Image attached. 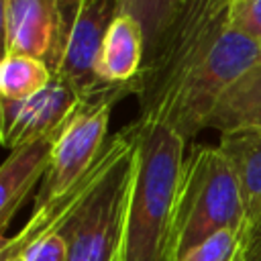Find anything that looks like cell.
<instances>
[{
    "mask_svg": "<svg viewBox=\"0 0 261 261\" xmlns=\"http://www.w3.org/2000/svg\"><path fill=\"white\" fill-rule=\"evenodd\" d=\"M24 261H69V245L65 234L55 228L37 237L22 253Z\"/></svg>",
    "mask_w": 261,
    "mask_h": 261,
    "instance_id": "17",
    "label": "cell"
},
{
    "mask_svg": "<svg viewBox=\"0 0 261 261\" xmlns=\"http://www.w3.org/2000/svg\"><path fill=\"white\" fill-rule=\"evenodd\" d=\"M118 14L120 0H82L71 20L61 63L55 75L71 84L82 98H88L106 88V84H102L96 73V65L106 31Z\"/></svg>",
    "mask_w": 261,
    "mask_h": 261,
    "instance_id": "9",
    "label": "cell"
},
{
    "mask_svg": "<svg viewBox=\"0 0 261 261\" xmlns=\"http://www.w3.org/2000/svg\"><path fill=\"white\" fill-rule=\"evenodd\" d=\"M245 126L261 128V61L232 84L208 122V128L218 133Z\"/></svg>",
    "mask_w": 261,
    "mask_h": 261,
    "instance_id": "13",
    "label": "cell"
},
{
    "mask_svg": "<svg viewBox=\"0 0 261 261\" xmlns=\"http://www.w3.org/2000/svg\"><path fill=\"white\" fill-rule=\"evenodd\" d=\"M128 128V143L59 226L69 245V261H118L135 167L133 122Z\"/></svg>",
    "mask_w": 261,
    "mask_h": 261,
    "instance_id": "5",
    "label": "cell"
},
{
    "mask_svg": "<svg viewBox=\"0 0 261 261\" xmlns=\"http://www.w3.org/2000/svg\"><path fill=\"white\" fill-rule=\"evenodd\" d=\"M57 137L59 133L29 141L12 149L6 161L2 163L0 167V232H2V239H6V228L12 216L24 204L35 184L41 177H45L51 165Z\"/></svg>",
    "mask_w": 261,
    "mask_h": 261,
    "instance_id": "10",
    "label": "cell"
},
{
    "mask_svg": "<svg viewBox=\"0 0 261 261\" xmlns=\"http://www.w3.org/2000/svg\"><path fill=\"white\" fill-rule=\"evenodd\" d=\"M228 24L261 45V0H232Z\"/></svg>",
    "mask_w": 261,
    "mask_h": 261,
    "instance_id": "18",
    "label": "cell"
},
{
    "mask_svg": "<svg viewBox=\"0 0 261 261\" xmlns=\"http://www.w3.org/2000/svg\"><path fill=\"white\" fill-rule=\"evenodd\" d=\"M130 92L133 84H118L82 98V104L57 137L51 165L35 198V210L49 206L67 194L94 167L106 145L110 110L124 94Z\"/></svg>",
    "mask_w": 261,
    "mask_h": 261,
    "instance_id": "6",
    "label": "cell"
},
{
    "mask_svg": "<svg viewBox=\"0 0 261 261\" xmlns=\"http://www.w3.org/2000/svg\"><path fill=\"white\" fill-rule=\"evenodd\" d=\"M261 61V45L230 27L171 88L163 102L149 114L179 133L186 141L208 128L210 116L232 84Z\"/></svg>",
    "mask_w": 261,
    "mask_h": 261,
    "instance_id": "3",
    "label": "cell"
},
{
    "mask_svg": "<svg viewBox=\"0 0 261 261\" xmlns=\"http://www.w3.org/2000/svg\"><path fill=\"white\" fill-rule=\"evenodd\" d=\"M251 228H224L190 249L179 261H247Z\"/></svg>",
    "mask_w": 261,
    "mask_h": 261,
    "instance_id": "16",
    "label": "cell"
},
{
    "mask_svg": "<svg viewBox=\"0 0 261 261\" xmlns=\"http://www.w3.org/2000/svg\"><path fill=\"white\" fill-rule=\"evenodd\" d=\"M84 2H92V0H84Z\"/></svg>",
    "mask_w": 261,
    "mask_h": 261,
    "instance_id": "21",
    "label": "cell"
},
{
    "mask_svg": "<svg viewBox=\"0 0 261 261\" xmlns=\"http://www.w3.org/2000/svg\"><path fill=\"white\" fill-rule=\"evenodd\" d=\"M80 104L82 96L59 75H53L45 90L27 100L0 98L2 145L12 151L29 141L61 133Z\"/></svg>",
    "mask_w": 261,
    "mask_h": 261,
    "instance_id": "8",
    "label": "cell"
},
{
    "mask_svg": "<svg viewBox=\"0 0 261 261\" xmlns=\"http://www.w3.org/2000/svg\"><path fill=\"white\" fill-rule=\"evenodd\" d=\"M184 8L186 0H120V14L135 18L143 31L145 61L159 49Z\"/></svg>",
    "mask_w": 261,
    "mask_h": 261,
    "instance_id": "14",
    "label": "cell"
},
{
    "mask_svg": "<svg viewBox=\"0 0 261 261\" xmlns=\"http://www.w3.org/2000/svg\"><path fill=\"white\" fill-rule=\"evenodd\" d=\"M247 261H261V222L251 228V239H249V253Z\"/></svg>",
    "mask_w": 261,
    "mask_h": 261,
    "instance_id": "19",
    "label": "cell"
},
{
    "mask_svg": "<svg viewBox=\"0 0 261 261\" xmlns=\"http://www.w3.org/2000/svg\"><path fill=\"white\" fill-rule=\"evenodd\" d=\"M51 67L29 55H4L0 65V98L27 100L45 90L53 80Z\"/></svg>",
    "mask_w": 261,
    "mask_h": 261,
    "instance_id": "15",
    "label": "cell"
},
{
    "mask_svg": "<svg viewBox=\"0 0 261 261\" xmlns=\"http://www.w3.org/2000/svg\"><path fill=\"white\" fill-rule=\"evenodd\" d=\"M2 261H24V257H8V259H2Z\"/></svg>",
    "mask_w": 261,
    "mask_h": 261,
    "instance_id": "20",
    "label": "cell"
},
{
    "mask_svg": "<svg viewBox=\"0 0 261 261\" xmlns=\"http://www.w3.org/2000/svg\"><path fill=\"white\" fill-rule=\"evenodd\" d=\"M145 61V39L139 22L128 14H118L104 37L96 73L102 84H133Z\"/></svg>",
    "mask_w": 261,
    "mask_h": 261,
    "instance_id": "12",
    "label": "cell"
},
{
    "mask_svg": "<svg viewBox=\"0 0 261 261\" xmlns=\"http://www.w3.org/2000/svg\"><path fill=\"white\" fill-rule=\"evenodd\" d=\"M188 2H190V0H186V4H188Z\"/></svg>",
    "mask_w": 261,
    "mask_h": 261,
    "instance_id": "22",
    "label": "cell"
},
{
    "mask_svg": "<svg viewBox=\"0 0 261 261\" xmlns=\"http://www.w3.org/2000/svg\"><path fill=\"white\" fill-rule=\"evenodd\" d=\"M216 147L239 181L247 220L253 228L261 222V128L245 126L224 130Z\"/></svg>",
    "mask_w": 261,
    "mask_h": 261,
    "instance_id": "11",
    "label": "cell"
},
{
    "mask_svg": "<svg viewBox=\"0 0 261 261\" xmlns=\"http://www.w3.org/2000/svg\"><path fill=\"white\" fill-rule=\"evenodd\" d=\"M82 0H2L4 55H29L55 73Z\"/></svg>",
    "mask_w": 261,
    "mask_h": 261,
    "instance_id": "7",
    "label": "cell"
},
{
    "mask_svg": "<svg viewBox=\"0 0 261 261\" xmlns=\"http://www.w3.org/2000/svg\"><path fill=\"white\" fill-rule=\"evenodd\" d=\"M224 228H251L239 181L218 147H196L184 161L177 190L173 261Z\"/></svg>",
    "mask_w": 261,
    "mask_h": 261,
    "instance_id": "2",
    "label": "cell"
},
{
    "mask_svg": "<svg viewBox=\"0 0 261 261\" xmlns=\"http://www.w3.org/2000/svg\"><path fill=\"white\" fill-rule=\"evenodd\" d=\"M135 167L118 261H173V218L186 139L159 120L137 118Z\"/></svg>",
    "mask_w": 261,
    "mask_h": 261,
    "instance_id": "1",
    "label": "cell"
},
{
    "mask_svg": "<svg viewBox=\"0 0 261 261\" xmlns=\"http://www.w3.org/2000/svg\"><path fill=\"white\" fill-rule=\"evenodd\" d=\"M232 0H190L159 45V49L143 63L133 94L139 98V116H149L181 75L200 61V57L230 27Z\"/></svg>",
    "mask_w": 261,
    "mask_h": 261,
    "instance_id": "4",
    "label": "cell"
}]
</instances>
